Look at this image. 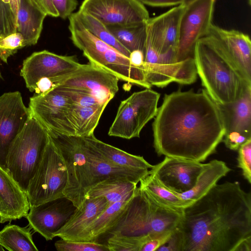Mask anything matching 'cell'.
I'll list each match as a JSON object with an SVG mask.
<instances>
[{
	"label": "cell",
	"instance_id": "46",
	"mask_svg": "<svg viewBox=\"0 0 251 251\" xmlns=\"http://www.w3.org/2000/svg\"><path fill=\"white\" fill-rule=\"evenodd\" d=\"M234 251H251V237L241 242Z\"/></svg>",
	"mask_w": 251,
	"mask_h": 251
},
{
	"label": "cell",
	"instance_id": "9",
	"mask_svg": "<svg viewBox=\"0 0 251 251\" xmlns=\"http://www.w3.org/2000/svg\"><path fill=\"white\" fill-rule=\"evenodd\" d=\"M159 98L158 93L146 88L122 101L108 135L126 139L139 137L143 127L155 116Z\"/></svg>",
	"mask_w": 251,
	"mask_h": 251
},
{
	"label": "cell",
	"instance_id": "19",
	"mask_svg": "<svg viewBox=\"0 0 251 251\" xmlns=\"http://www.w3.org/2000/svg\"><path fill=\"white\" fill-rule=\"evenodd\" d=\"M83 146L89 162L92 186L105 180H123L138 184L150 170L121 166L110 162L101 155L82 137Z\"/></svg>",
	"mask_w": 251,
	"mask_h": 251
},
{
	"label": "cell",
	"instance_id": "11",
	"mask_svg": "<svg viewBox=\"0 0 251 251\" xmlns=\"http://www.w3.org/2000/svg\"><path fill=\"white\" fill-rule=\"evenodd\" d=\"M74 103L68 97L54 88L43 94H35L29 100L30 116L36 119L48 132L75 136L68 117Z\"/></svg>",
	"mask_w": 251,
	"mask_h": 251
},
{
	"label": "cell",
	"instance_id": "4",
	"mask_svg": "<svg viewBox=\"0 0 251 251\" xmlns=\"http://www.w3.org/2000/svg\"><path fill=\"white\" fill-rule=\"evenodd\" d=\"M182 212L160 204L137 187L119 220L106 235L153 238L174 231L181 221Z\"/></svg>",
	"mask_w": 251,
	"mask_h": 251
},
{
	"label": "cell",
	"instance_id": "17",
	"mask_svg": "<svg viewBox=\"0 0 251 251\" xmlns=\"http://www.w3.org/2000/svg\"><path fill=\"white\" fill-rule=\"evenodd\" d=\"M184 8L179 4L157 17L149 18L146 24L145 46L151 47L161 54L171 50L177 52L179 23Z\"/></svg>",
	"mask_w": 251,
	"mask_h": 251
},
{
	"label": "cell",
	"instance_id": "18",
	"mask_svg": "<svg viewBox=\"0 0 251 251\" xmlns=\"http://www.w3.org/2000/svg\"><path fill=\"white\" fill-rule=\"evenodd\" d=\"M29 209L26 193L5 166L0 164V223L26 217Z\"/></svg>",
	"mask_w": 251,
	"mask_h": 251
},
{
	"label": "cell",
	"instance_id": "25",
	"mask_svg": "<svg viewBox=\"0 0 251 251\" xmlns=\"http://www.w3.org/2000/svg\"><path fill=\"white\" fill-rule=\"evenodd\" d=\"M132 197L109 205L84 230L80 241L99 242V239L106 235L116 225Z\"/></svg>",
	"mask_w": 251,
	"mask_h": 251
},
{
	"label": "cell",
	"instance_id": "36",
	"mask_svg": "<svg viewBox=\"0 0 251 251\" xmlns=\"http://www.w3.org/2000/svg\"><path fill=\"white\" fill-rule=\"evenodd\" d=\"M58 251H109L104 243L99 242L69 241L61 239L55 242Z\"/></svg>",
	"mask_w": 251,
	"mask_h": 251
},
{
	"label": "cell",
	"instance_id": "41",
	"mask_svg": "<svg viewBox=\"0 0 251 251\" xmlns=\"http://www.w3.org/2000/svg\"><path fill=\"white\" fill-rule=\"evenodd\" d=\"M59 17L63 19L68 18L76 9L77 0H52Z\"/></svg>",
	"mask_w": 251,
	"mask_h": 251
},
{
	"label": "cell",
	"instance_id": "39",
	"mask_svg": "<svg viewBox=\"0 0 251 251\" xmlns=\"http://www.w3.org/2000/svg\"><path fill=\"white\" fill-rule=\"evenodd\" d=\"M183 237L177 227L167 240L156 251H182Z\"/></svg>",
	"mask_w": 251,
	"mask_h": 251
},
{
	"label": "cell",
	"instance_id": "14",
	"mask_svg": "<svg viewBox=\"0 0 251 251\" xmlns=\"http://www.w3.org/2000/svg\"><path fill=\"white\" fill-rule=\"evenodd\" d=\"M30 117L19 91L6 92L0 96V164L5 165L12 142Z\"/></svg>",
	"mask_w": 251,
	"mask_h": 251
},
{
	"label": "cell",
	"instance_id": "31",
	"mask_svg": "<svg viewBox=\"0 0 251 251\" xmlns=\"http://www.w3.org/2000/svg\"><path fill=\"white\" fill-rule=\"evenodd\" d=\"M146 22L133 25L106 26L117 40L130 52L139 50L144 54Z\"/></svg>",
	"mask_w": 251,
	"mask_h": 251
},
{
	"label": "cell",
	"instance_id": "12",
	"mask_svg": "<svg viewBox=\"0 0 251 251\" xmlns=\"http://www.w3.org/2000/svg\"><path fill=\"white\" fill-rule=\"evenodd\" d=\"M79 10L105 25H137L150 18L148 10L138 0H84Z\"/></svg>",
	"mask_w": 251,
	"mask_h": 251
},
{
	"label": "cell",
	"instance_id": "51",
	"mask_svg": "<svg viewBox=\"0 0 251 251\" xmlns=\"http://www.w3.org/2000/svg\"></svg>",
	"mask_w": 251,
	"mask_h": 251
},
{
	"label": "cell",
	"instance_id": "33",
	"mask_svg": "<svg viewBox=\"0 0 251 251\" xmlns=\"http://www.w3.org/2000/svg\"><path fill=\"white\" fill-rule=\"evenodd\" d=\"M54 89L62 95L69 98L76 105L87 107L103 104L91 92L85 89L62 85L57 86Z\"/></svg>",
	"mask_w": 251,
	"mask_h": 251
},
{
	"label": "cell",
	"instance_id": "21",
	"mask_svg": "<svg viewBox=\"0 0 251 251\" xmlns=\"http://www.w3.org/2000/svg\"><path fill=\"white\" fill-rule=\"evenodd\" d=\"M109 205L103 197L86 199L81 208H76L68 221L54 234L66 241H80L82 233Z\"/></svg>",
	"mask_w": 251,
	"mask_h": 251
},
{
	"label": "cell",
	"instance_id": "20",
	"mask_svg": "<svg viewBox=\"0 0 251 251\" xmlns=\"http://www.w3.org/2000/svg\"><path fill=\"white\" fill-rule=\"evenodd\" d=\"M208 34L212 35L219 41L246 79L251 82V41L249 36L213 24Z\"/></svg>",
	"mask_w": 251,
	"mask_h": 251
},
{
	"label": "cell",
	"instance_id": "30",
	"mask_svg": "<svg viewBox=\"0 0 251 251\" xmlns=\"http://www.w3.org/2000/svg\"><path fill=\"white\" fill-rule=\"evenodd\" d=\"M30 226L8 224L0 231V246L9 251H38Z\"/></svg>",
	"mask_w": 251,
	"mask_h": 251
},
{
	"label": "cell",
	"instance_id": "29",
	"mask_svg": "<svg viewBox=\"0 0 251 251\" xmlns=\"http://www.w3.org/2000/svg\"><path fill=\"white\" fill-rule=\"evenodd\" d=\"M140 183L139 187L150 197L160 204L169 208L183 210L194 203L192 201L182 199L161 186L149 173L140 180Z\"/></svg>",
	"mask_w": 251,
	"mask_h": 251
},
{
	"label": "cell",
	"instance_id": "2",
	"mask_svg": "<svg viewBox=\"0 0 251 251\" xmlns=\"http://www.w3.org/2000/svg\"><path fill=\"white\" fill-rule=\"evenodd\" d=\"M182 251H234L251 237V194L238 181L216 184L183 210Z\"/></svg>",
	"mask_w": 251,
	"mask_h": 251
},
{
	"label": "cell",
	"instance_id": "8",
	"mask_svg": "<svg viewBox=\"0 0 251 251\" xmlns=\"http://www.w3.org/2000/svg\"><path fill=\"white\" fill-rule=\"evenodd\" d=\"M67 180L65 165L49 135L40 163L26 192L30 206L65 197Z\"/></svg>",
	"mask_w": 251,
	"mask_h": 251
},
{
	"label": "cell",
	"instance_id": "49",
	"mask_svg": "<svg viewBox=\"0 0 251 251\" xmlns=\"http://www.w3.org/2000/svg\"><path fill=\"white\" fill-rule=\"evenodd\" d=\"M4 251V248L1 247V246H0V251Z\"/></svg>",
	"mask_w": 251,
	"mask_h": 251
},
{
	"label": "cell",
	"instance_id": "40",
	"mask_svg": "<svg viewBox=\"0 0 251 251\" xmlns=\"http://www.w3.org/2000/svg\"><path fill=\"white\" fill-rule=\"evenodd\" d=\"M249 138L244 134L237 131L225 133L223 142L228 149L232 151H237L239 147Z\"/></svg>",
	"mask_w": 251,
	"mask_h": 251
},
{
	"label": "cell",
	"instance_id": "1",
	"mask_svg": "<svg viewBox=\"0 0 251 251\" xmlns=\"http://www.w3.org/2000/svg\"><path fill=\"white\" fill-rule=\"evenodd\" d=\"M152 130L159 156L200 162L216 152L226 131L219 107L205 89L166 94Z\"/></svg>",
	"mask_w": 251,
	"mask_h": 251
},
{
	"label": "cell",
	"instance_id": "13",
	"mask_svg": "<svg viewBox=\"0 0 251 251\" xmlns=\"http://www.w3.org/2000/svg\"><path fill=\"white\" fill-rule=\"evenodd\" d=\"M204 164L200 162L165 156L149 170L162 187L177 194L185 192L195 185Z\"/></svg>",
	"mask_w": 251,
	"mask_h": 251
},
{
	"label": "cell",
	"instance_id": "3",
	"mask_svg": "<svg viewBox=\"0 0 251 251\" xmlns=\"http://www.w3.org/2000/svg\"><path fill=\"white\" fill-rule=\"evenodd\" d=\"M194 58L204 89L216 102L223 104L234 102L251 86V82L211 34H207L197 42Z\"/></svg>",
	"mask_w": 251,
	"mask_h": 251
},
{
	"label": "cell",
	"instance_id": "28",
	"mask_svg": "<svg viewBox=\"0 0 251 251\" xmlns=\"http://www.w3.org/2000/svg\"><path fill=\"white\" fill-rule=\"evenodd\" d=\"M137 184L131 181L123 180H103L90 189L86 199L103 197L109 205L126 201L134 196L137 188Z\"/></svg>",
	"mask_w": 251,
	"mask_h": 251
},
{
	"label": "cell",
	"instance_id": "27",
	"mask_svg": "<svg viewBox=\"0 0 251 251\" xmlns=\"http://www.w3.org/2000/svg\"><path fill=\"white\" fill-rule=\"evenodd\" d=\"M107 104L83 107L73 104L69 109L68 117L75 136L83 137L94 134Z\"/></svg>",
	"mask_w": 251,
	"mask_h": 251
},
{
	"label": "cell",
	"instance_id": "48",
	"mask_svg": "<svg viewBox=\"0 0 251 251\" xmlns=\"http://www.w3.org/2000/svg\"><path fill=\"white\" fill-rule=\"evenodd\" d=\"M196 0H183L182 3L181 4L184 6H186Z\"/></svg>",
	"mask_w": 251,
	"mask_h": 251
},
{
	"label": "cell",
	"instance_id": "43",
	"mask_svg": "<svg viewBox=\"0 0 251 251\" xmlns=\"http://www.w3.org/2000/svg\"><path fill=\"white\" fill-rule=\"evenodd\" d=\"M47 16L59 17L52 0H31Z\"/></svg>",
	"mask_w": 251,
	"mask_h": 251
},
{
	"label": "cell",
	"instance_id": "45",
	"mask_svg": "<svg viewBox=\"0 0 251 251\" xmlns=\"http://www.w3.org/2000/svg\"><path fill=\"white\" fill-rule=\"evenodd\" d=\"M129 59L131 64L136 67L143 68L145 70L144 54L143 51L137 50L130 52Z\"/></svg>",
	"mask_w": 251,
	"mask_h": 251
},
{
	"label": "cell",
	"instance_id": "44",
	"mask_svg": "<svg viewBox=\"0 0 251 251\" xmlns=\"http://www.w3.org/2000/svg\"><path fill=\"white\" fill-rule=\"evenodd\" d=\"M143 4L153 7H167L181 4L183 0H138Z\"/></svg>",
	"mask_w": 251,
	"mask_h": 251
},
{
	"label": "cell",
	"instance_id": "35",
	"mask_svg": "<svg viewBox=\"0 0 251 251\" xmlns=\"http://www.w3.org/2000/svg\"><path fill=\"white\" fill-rule=\"evenodd\" d=\"M26 46L22 35L17 31L0 35V59L7 63L8 58Z\"/></svg>",
	"mask_w": 251,
	"mask_h": 251
},
{
	"label": "cell",
	"instance_id": "15",
	"mask_svg": "<svg viewBox=\"0 0 251 251\" xmlns=\"http://www.w3.org/2000/svg\"><path fill=\"white\" fill-rule=\"evenodd\" d=\"M119 79L105 69L89 63L82 64L59 85L85 89L101 103L108 104L119 90Z\"/></svg>",
	"mask_w": 251,
	"mask_h": 251
},
{
	"label": "cell",
	"instance_id": "50",
	"mask_svg": "<svg viewBox=\"0 0 251 251\" xmlns=\"http://www.w3.org/2000/svg\"><path fill=\"white\" fill-rule=\"evenodd\" d=\"M249 5H251V0H248Z\"/></svg>",
	"mask_w": 251,
	"mask_h": 251
},
{
	"label": "cell",
	"instance_id": "37",
	"mask_svg": "<svg viewBox=\"0 0 251 251\" xmlns=\"http://www.w3.org/2000/svg\"><path fill=\"white\" fill-rule=\"evenodd\" d=\"M16 31V14L12 0H0V35Z\"/></svg>",
	"mask_w": 251,
	"mask_h": 251
},
{
	"label": "cell",
	"instance_id": "26",
	"mask_svg": "<svg viewBox=\"0 0 251 251\" xmlns=\"http://www.w3.org/2000/svg\"><path fill=\"white\" fill-rule=\"evenodd\" d=\"M83 138L104 158L115 164L146 170H150L153 166L148 162L143 156L131 154L105 143L96 138L94 134Z\"/></svg>",
	"mask_w": 251,
	"mask_h": 251
},
{
	"label": "cell",
	"instance_id": "23",
	"mask_svg": "<svg viewBox=\"0 0 251 251\" xmlns=\"http://www.w3.org/2000/svg\"><path fill=\"white\" fill-rule=\"evenodd\" d=\"M47 16L31 0H20L16 15V31L20 33L26 46L36 44Z\"/></svg>",
	"mask_w": 251,
	"mask_h": 251
},
{
	"label": "cell",
	"instance_id": "6",
	"mask_svg": "<svg viewBox=\"0 0 251 251\" xmlns=\"http://www.w3.org/2000/svg\"><path fill=\"white\" fill-rule=\"evenodd\" d=\"M59 151L65 165L68 180L64 197L77 208H81L88 191L92 187L89 162L82 137L48 132Z\"/></svg>",
	"mask_w": 251,
	"mask_h": 251
},
{
	"label": "cell",
	"instance_id": "10",
	"mask_svg": "<svg viewBox=\"0 0 251 251\" xmlns=\"http://www.w3.org/2000/svg\"><path fill=\"white\" fill-rule=\"evenodd\" d=\"M215 0H196L185 6L179 26L178 62L194 58L197 42L206 35L212 25Z\"/></svg>",
	"mask_w": 251,
	"mask_h": 251
},
{
	"label": "cell",
	"instance_id": "7",
	"mask_svg": "<svg viewBox=\"0 0 251 251\" xmlns=\"http://www.w3.org/2000/svg\"><path fill=\"white\" fill-rule=\"evenodd\" d=\"M81 65L74 56L44 50L33 52L24 60L20 75L30 92L43 94L57 86Z\"/></svg>",
	"mask_w": 251,
	"mask_h": 251
},
{
	"label": "cell",
	"instance_id": "5",
	"mask_svg": "<svg viewBox=\"0 0 251 251\" xmlns=\"http://www.w3.org/2000/svg\"><path fill=\"white\" fill-rule=\"evenodd\" d=\"M49 139L47 130L30 116L9 146L5 166L25 192L40 163Z\"/></svg>",
	"mask_w": 251,
	"mask_h": 251
},
{
	"label": "cell",
	"instance_id": "24",
	"mask_svg": "<svg viewBox=\"0 0 251 251\" xmlns=\"http://www.w3.org/2000/svg\"><path fill=\"white\" fill-rule=\"evenodd\" d=\"M231 171L225 162L212 160L204 164L203 169L191 189L180 194L173 193L183 200L194 202L205 195L220 179Z\"/></svg>",
	"mask_w": 251,
	"mask_h": 251
},
{
	"label": "cell",
	"instance_id": "42",
	"mask_svg": "<svg viewBox=\"0 0 251 251\" xmlns=\"http://www.w3.org/2000/svg\"><path fill=\"white\" fill-rule=\"evenodd\" d=\"M173 232L165 233L149 239L142 245L140 251H156L167 240Z\"/></svg>",
	"mask_w": 251,
	"mask_h": 251
},
{
	"label": "cell",
	"instance_id": "38",
	"mask_svg": "<svg viewBox=\"0 0 251 251\" xmlns=\"http://www.w3.org/2000/svg\"><path fill=\"white\" fill-rule=\"evenodd\" d=\"M237 167L249 183H251V139L243 143L237 150Z\"/></svg>",
	"mask_w": 251,
	"mask_h": 251
},
{
	"label": "cell",
	"instance_id": "34",
	"mask_svg": "<svg viewBox=\"0 0 251 251\" xmlns=\"http://www.w3.org/2000/svg\"><path fill=\"white\" fill-rule=\"evenodd\" d=\"M152 238H139L125 235L108 236L105 244L109 251H140L142 245Z\"/></svg>",
	"mask_w": 251,
	"mask_h": 251
},
{
	"label": "cell",
	"instance_id": "32",
	"mask_svg": "<svg viewBox=\"0 0 251 251\" xmlns=\"http://www.w3.org/2000/svg\"><path fill=\"white\" fill-rule=\"evenodd\" d=\"M75 14L82 25L90 33L129 58L130 52L117 40L106 25L88 13L78 10Z\"/></svg>",
	"mask_w": 251,
	"mask_h": 251
},
{
	"label": "cell",
	"instance_id": "47",
	"mask_svg": "<svg viewBox=\"0 0 251 251\" xmlns=\"http://www.w3.org/2000/svg\"><path fill=\"white\" fill-rule=\"evenodd\" d=\"M20 0H12L13 6L14 8V10L17 15V12L18 10V7L19 3Z\"/></svg>",
	"mask_w": 251,
	"mask_h": 251
},
{
	"label": "cell",
	"instance_id": "16",
	"mask_svg": "<svg viewBox=\"0 0 251 251\" xmlns=\"http://www.w3.org/2000/svg\"><path fill=\"white\" fill-rule=\"evenodd\" d=\"M76 207L65 197L30 206L26 216L29 226L47 241L68 221Z\"/></svg>",
	"mask_w": 251,
	"mask_h": 251
},
{
	"label": "cell",
	"instance_id": "22",
	"mask_svg": "<svg viewBox=\"0 0 251 251\" xmlns=\"http://www.w3.org/2000/svg\"><path fill=\"white\" fill-rule=\"evenodd\" d=\"M216 103L223 118L225 133L237 131L251 138V86L234 102Z\"/></svg>",
	"mask_w": 251,
	"mask_h": 251
}]
</instances>
